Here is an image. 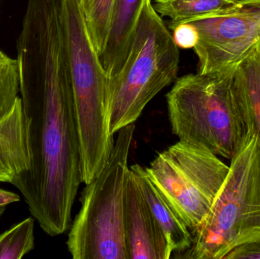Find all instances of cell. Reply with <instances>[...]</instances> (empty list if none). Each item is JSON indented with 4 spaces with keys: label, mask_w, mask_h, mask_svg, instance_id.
<instances>
[{
    "label": "cell",
    "mask_w": 260,
    "mask_h": 259,
    "mask_svg": "<svg viewBox=\"0 0 260 259\" xmlns=\"http://www.w3.org/2000/svg\"><path fill=\"white\" fill-rule=\"evenodd\" d=\"M30 167L12 183L51 237L70 229L82 182V160L65 38L29 33L17 43Z\"/></svg>",
    "instance_id": "cell-1"
},
{
    "label": "cell",
    "mask_w": 260,
    "mask_h": 259,
    "mask_svg": "<svg viewBox=\"0 0 260 259\" xmlns=\"http://www.w3.org/2000/svg\"><path fill=\"white\" fill-rule=\"evenodd\" d=\"M82 160V182L105 167L114 146L110 132L109 79L93 46L80 0H61Z\"/></svg>",
    "instance_id": "cell-2"
},
{
    "label": "cell",
    "mask_w": 260,
    "mask_h": 259,
    "mask_svg": "<svg viewBox=\"0 0 260 259\" xmlns=\"http://www.w3.org/2000/svg\"><path fill=\"white\" fill-rule=\"evenodd\" d=\"M232 68L182 76L166 96L171 130L179 140L206 146L228 160L248 132L232 87Z\"/></svg>",
    "instance_id": "cell-3"
},
{
    "label": "cell",
    "mask_w": 260,
    "mask_h": 259,
    "mask_svg": "<svg viewBox=\"0 0 260 259\" xmlns=\"http://www.w3.org/2000/svg\"><path fill=\"white\" fill-rule=\"evenodd\" d=\"M231 161L225 181L203 221L191 230L182 258L224 259L235 248L260 242V147L248 129Z\"/></svg>",
    "instance_id": "cell-4"
},
{
    "label": "cell",
    "mask_w": 260,
    "mask_h": 259,
    "mask_svg": "<svg viewBox=\"0 0 260 259\" xmlns=\"http://www.w3.org/2000/svg\"><path fill=\"white\" fill-rule=\"evenodd\" d=\"M180 50L172 33L145 0L126 60L109 80L110 132L137 121L145 106L177 79Z\"/></svg>",
    "instance_id": "cell-5"
},
{
    "label": "cell",
    "mask_w": 260,
    "mask_h": 259,
    "mask_svg": "<svg viewBox=\"0 0 260 259\" xmlns=\"http://www.w3.org/2000/svg\"><path fill=\"white\" fill-rule=\"evenodd\" d=\"M135 129L133 123L119 130L108 162L83 190L67 242L74 259H129L123 208Z\"/></svg>",
    "instance_id": "cell-6"
},
{
    "label": "cell",
    "mask_w": 260,
    "mask_h": 259,
    "mask_svg": "<svg viewBox=\"0 0 260 259\" xmlns=\"http://www.w3.org/2000/svg\"><path fill=\"white\" fill-rule=\"evenodd\" d=\"M145 170L167 202L192 230L212 208L229 166L206 146L179 140L159 154Z\"/></svg>",
    "instance_id": "cell-7"
},
{
    "label": "cell",
    "mask_w": 260,
    "mask_h": 259,
    "mask_svg": "<svg viewBox=\"0 0 260 259\" xmlns=\"http://www.w3.org/2000/svg\"><path fill=\"white\" fill-rule=\"evenodd\" d=\"M198 41L193 47L198 72L233 68L260 41V0H237L234 6L188 21Z\"/></svg>",
    "instance_id": "cell-8"
},
{
    "label": "cell",
    "mask_w": 260,
    "mask_h": 259,
    "mask_svg": "<svg viewBox=\"0 0 260 259\" xmlns=\"http://www.w3.org/2000/svg\"><path fill=\"white\" fill-rule=\"evenodd\" d=\"M125 241L129 259H168L165 234L145 198L137 173L130 168L123 208Z\"/></svg>",
    "instance_id": "cell-9"
},
{
    "label": "cell",
    "mask_w": 260,
    "mask_h": 259,
    "mask_svg": "<svg viewBox=\"0 0 260 259\" xmlns=\"http://www.w3.org/2000/svg\"><path fill=\"white\" fill-rule=\"evenodd\" d=\"M30 167L25 119L21 98L0 121V182L12 184Z\"/></svg>",
    "instance_id": "cell-10"
},
{
    "label": "cell",
    "mask_w": 260,
    "mask_h": 259,
    "mask_svg": "<svg viewBox=\"0 0 260 259\" xmlns=\"http://www.w3.org/2000/svg\"><path fill=\"white\" fill-rule=\"evenodd\" d=\"M145 0H115L105 50L101 56L108 79L121 69Z\"/></svg>",
    "instance_id": "cell-11"
},
{
    "label": "cell",
    "mask_w": 260,
    "mask_h": 259,
    "mask_svg": "<svg viewBox=\"0 0 260 259\" xmlns=\"http://www.w3.org/2000/svg\"><path fill=\"white\" fill-rule=\"evenodd\" d=\"M130 168L139 176L142 191L165 234L171 255L173 253H184L193 241L190 228L167 202L150 179L145 168L139 164H134Z\"/></svg>",
    "instance_id": "cell-12"
},
{
    "label": "cell",
    "mask_w": 260,
    "mask_h": 259,
    "mask_svg": "<svg viewBox=\"0 0 260 259\" xmlns=\"http://www.w3.org/2000/svg\"><path fill=\"white\" fill-rule=\"evenodd\" d=\"M232 85L260 147V44L232 68Z\"/></svg>",
    "instance_id": "cell-13"
},
{
    "label": "cell",
    "mask_w": 260,
    "mask_h": 259,
    "mask_svg": "<svg viewBox=\"0 0 260 259\" xmlns=\"http://www.w3.org/2000/svg\"><path fill=\"white\" fill-rule=\"evenodd\" d=\"M237 0H154L153 8L168 24L188 22L234 6Z\"/></svg>",
    "instance_id": "cell-14"
},
{
    "label": "cell",
    "mask_w": 260,
    "mask_h": 259,
    "mask_svg": "<svg viewBox=\"0 0 260 259\" xmlns=\"http://www.w3.org/2000/svg\"><path fill=\"white\" fill-rule=\"evenodd\" d=\"M90 39L99 56L105 50L115 0H80Z\"/></svg>",
    "instance_id": "cell-15"
},
{
    "label": "cell",
    "mask_w": 260,
    "mask_h": 259,
    "mask_svg": "<svg viewBox=\"0 0 260 259\" xmlns=\"http://www.w3.org/2000/svg\"><path fill=\"white\" fill-rule=\"evenodd\" d=\"M35 218L29 217L0 234V259H20L35 249Z\"/></svg>",
    "instance_id": "cell-16"
},
{
    "label": "cell",
    "mask_w": 260,
    "mask_h": 259,
    "mask_svg": "<svg viewBox=\"0 0 260 259\" xmlns=\"http://www.w3.org/2000/svg\"><path fill=\"white\" fill-rule=\"evenodd\" d=\"M19 63L0 51V121L11 114L21 97Z\"/></svg>",
    "instance_id": "cell-17"
},
{
    "label": "cell",
    "mask_w": 260,
    "mask_h": 259,
    "mask_svg": "<svg viewBox=\"0 0 260 259\" xmlns=\"http://www.w3.org/2000/svg\"><path fill=\"white\" fill-rule=\"evenodd\" d=\"M168 27L172 30L173 38L179 49H193L198 41V34L192 24L188 22L168 24Z\"/></svg>",
    "instance_id": "cell-18"
},
{
    "label": "cell",
    "mask_w": 260,
    "mask_h": 259,
    "mask_svg": "<svg viewBox=\"0 0 260 259\" xmlns=\"http://www.w3.org/2000/svg\"><path fill=\"white\" fill-rule=\"evenodd\" d=\"M224 259H260V242L238 246L229 252Z\"/></svg>",
    "instance_id": "cell-19"
},
{
    "label": "cell",
    "mask_w": 260,
    "mask_h": 259,
    "mask_svg": "<svg viewBox=\"0 0 260 259\" xmlns=\"http://www.w3.org/2000/svg\"><path fill=\"white\" fill-rule=\"evenodd\" d=\"M20 200L18 195L7 190L0 189V217L4 214L9 205Z\"/></svg>",
    "instance_id": "cell-20"
},
{
    "label": "cell",
    "mask_w": 260,
    "mask_h": 259,
    "mask_svg": "<svg viewBox=\"0 0 260 259\" xmlns=\"http://www.w3.org/2000/svg\"><path fill=\"white\" fill-rule=\"evenodd\" d=\"M259 44H260V41H259Z\"/></svg>",
    "instance_id": "cell-21"
}]
</instances>
